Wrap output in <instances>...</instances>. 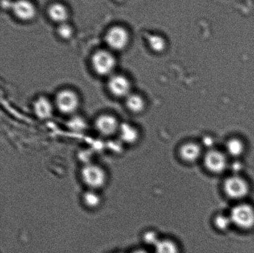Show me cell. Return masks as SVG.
Listing matches in <instances>:
<instances>
[{"label": "cell", "instance_id": "cell-1", "mask_svg": "<svg viewBox=\"0 0 254 253\" xmlns=\"http://www.w3.org/2000/svg\"><path fill=\"white\" fill-rule=\"evenodd\" d=\"M80 178L88 189L99 191L108 183L109 176L103 166L89 163L82 167Z\"/></svg>", "mask_w": 254, "mask_h": 253}, {"label": "cell", "instance_id": "cell-2", "mask_svg": "<svg viewBox=\"0 0 254 253\" xmlns=\"http://www.w3.org/2000/svg\"><path fill=\"white\" fill-rule=\"evenodd\" d=\"M91 61L97 75L110 77L114 74L117 59L111 51L104 49L96 51L91 56Z\"/></svg>", "mask_w": 254, "mask_h": 253}, {"label": "cell", "instance_id": "cell-3", "mask_svg": "<svg viewBox=\"0 0 254 253\" xmlns=\"http://www.w3.org/2000/svg\"><path fill=\"white\" fill-rule=\"evenodd\" d=\"M230 217L232 224L244 230L254 227V208L246 203H240L231 210Z\"/></svg>", "mask_w": 254, "mask_h": 253}, {"label": "cell", "instance_id": "cell-4", "mask_svg": "<svg viewBox=\"0 0 254 253\" xmlns=\"http://www.w3.org/2000/svg\"><path fill=\"white\" fill-rule=\"evenodd\" d=\"M54 105L62 114L72 115L78 110L80 99L76 92L71 89H62L57 94Z\"/></svg>", "mask_w": 254, "mask_h": 253}, {"label": "cell", "instance_id": "cell-5", "mask_svg": "<svg viewBox=\"0 0 254 253\" xmlns=\"http://www.w3.org/2000/svg\"><path fill=\"white\" fill-rule=\"evenodd\" d=\"M105 42L109 49L113 51H122L128 46L129 34L125 27L114 26L107 31Z\"/></svg>", "mask_w": 254, "mask_h": 253}, {"label": "cell", "instance_id": "cell-6", "mask_svg": "<svg viewBox=\"0 0 254 253\" xmlns=\"http://www.w3.org/2000/svg\"><path fill=\"white\" fill-rule=\"evenodd\" d=\"M226 195L231 199L241 200L247 197L250 193V185L247 181L238 175L229 177L223 184Z\"/></svg>", "mask_w": 254, "mask_h": 253}, {"label": "cell", "instance_id": "cell-7", "mask_svg": "<svg viewBox=\"0 0 254 253\" xmlns=\"http://www.w3.org/2000/svg\"><path fill=\"white\" fill-rule=\"evenodd\" d=\"M109 91L117 98H126L131 93V84L125 75L114 73L109 77L108 82Z\"/></svg>", "mask_w": 254, "mask_h": 253}, {"label": "cell", "instance_id": "cell-8", "mask_svg": "<svg viewBox=\"0 0 254 253\" xmlns=\"http://www.w3.org/2000/svg\"><path fill=\"white\" fill-rule=\"evenodd\" d=\"M121 123L115 116L111 114H103L95 120V128L101 135L111 137L118 133Z\"/></svg>", "mask_w": 254, "mask_h": 253}, {"label": "cell", "instance_id": "cell-9", "mask_svg": "<svg viewBox=\"0 0 254 253\" xmlns=\"http://www.w3.org/2000/svg\"><path fill=\"white\" fill-rule=\"evenodd\" d=\"M204 165L210 172L219 174L226 169L228 165L226 154L217 150L208 151L204 155Z\"/></svg>", "mask_w": 254, "mask_h": 253}, {"label": "cell", "instance_id": "cell-10", "mask_svg": "<svg viewBox=\"0 0 254 253\" xmlns=\"http://www.w3.org/2000/svg\"><path fill=\"white\" fill-rule=\"evenodd\" d=\"M11 10L17 19L24 22L32 21L37 14L36 6L29 0H15Z\"/></svg>", "mask_w": 254, "mask_h": 253}, {"label": "cell", "instance_id": "cell-11", "mask_svg": "<svg viewBox=\"0 0 254 253\" xmlns=\"http://www.w3.org/2000/svg\"><path fill=\"white\" fill-rule=\"evenodd\" d=\"M54 106L53 103L46 97L39 96L33 103L35 115L42 120L50 118L53 115Z\"/></svg>", "mask_w": 254, "mask_h": 253}, {"label": "cell", "instance_id": "cell-12", "mask_svg": "<svg viewBox=\"0 0 254 253\" xmlns=\"http://www.w3.org/2000/svg\"><path fill=\"white\" fill-rule=\"evenodd\" d=\"M202 154L201 146L195 143L184 144L179 150L181 157L188 163H193L197 161Z\"/></svg>", "mask_w": 254, "mask_h": 253}, {"label": "cell", "instance_id": "cell-13", "mask_svg": "<svg viewBox=\"0 0 254 253\" xmlns=\"http://www.w3.org/2000/svg\"><path fill=\"white\" fill-rule=\"evenodd\" d=\"M119 139L124 145H132L139 140V131L135 126L129 123H121L119 130Z\"/></svg>", "mask_w": 254, "mask_h": 253}, {"label": "cell", "instance_id": "cell-14", "mask_svg": "<svg viewBox=\"0 0 254 253\" xmlns=\"http://www.w3.org/2000/svg\"><path fill=\"white\" fill-rule=\"evenodd\" d=\"M47 13L51 21L59 25L67 22L69 18L68 9L61 2L52 4L47 10Z\"/></svg>", "mask_w": 254, "mask_h": 253}, {"label": "cell", "instance_id": "cell-15", "mask_svg": "<svg viewBox=\"0 0 254 253\" xmlns=\"http://www.w3.org/2000/svg\"><path fill=\"white\" fill-rule=\"evenodd\" d=\"M81 202L84 207L89 210H96L103 203V197L99 191L87 189L81 195Z\"/></svg>", "mask_w": 254, "mask_h": 253}, {"label": "cell", "instance_id": "cell-16", "mask_svg": "<svg viewBox=\"0 0 254 253\" xmlns=\"http://www.w3.org/2000/svg\"><path fill=\"white\" fill-rule=\"evenodd\" d=\"M126 105L130 112L135 114L143 112L145 108V101L138 94L131 93L126 98Z\"/></svg>", "mask_w": 254, "mask_h": 253}, {"label": "cell", "instance_id": "cell-17", "mask_svg": "<svg viewBox=\"0 0 254 253\" xmlns=\"http://www.w3.org/2000/svg\"><path fill=\"white\" fill-rule=\"evenodd\" d=\"M225 149L228 155L233 157H239L245 152V145L238 138H231L226 143Z\"/></svg>", "mask_w": 254, "mask_h": 253}, {"label": "cell", "instance_id": "cell-18", "mask_svg": "<svg viewBox=\"0 0 254 253\" xmlns=\"http://www.w3.org/2000/svg\"><path fill=\"white\" fill-rule=\"evenodd\" d=\"M154 250L155 253H179L177 245L169 240H159L154 246Z\"/></svg>", "mask_w": 254, "mask_h": 253}, {"label": "cell", "instance_id": "cell-19", "mask_svg": "<svg viewBox=\"0 0 254 253\" xmlns=\"http://www.w3.org/2000/svg\"><path fill=\"white\" fill-rule=\"evenodd\" d=\"M148 41L149 48L155 53H162L165 51L167 44L163 37L156 34L152 35L149 36Z\"/></svg>", "mask_w": 254, "mask_h": 253}, {"label": "cell", "instance_id": "cell-20", "mask_svg": "<svg viewBox=\"0 0 254 253\" xmlns=\"http://www.w3.org/2000/svg\"><path fill=\"white\" fill-rule=\"evenodd\" d=\"M57 33L60 38L67 41L73 36V27L68 24V22H64V23L59 25L57 29Z\"/></svg>", "mask_w": 254, "mask_h": 253}, {"label": "cell", "instance_id": "cell-21", "mask_svg": "<svg viewBox=\"0 0 254 253\" xmlns=\"http://www.w3.org/2000/svg\"><path fill=\"white\" fill-rule=\"evenodd\" d=\"M215 225L219 230H222V231H225L228 230L229 228L232 225V222H231V218L230 215H218L215 218Z\"/></svg>", "mask_w": 254, "mask_h": 253}, {"label": "cell", "instance_id": "cell-22", "mask_svg": "<svg viewBox=\"0 0 254 253\" xmlns=\"http://www.w3.org/2000/svg\"><path fill=\"white\" fill-rule=\"evenodd\" d=\"M85 120L81 116H75L68 121L69 128L74 131H83L85 130L87 126Z\"/></svg>", "mask_w": 254, "mask_h": 253}, {"label": "cell", "instance_id": "cell-23", "mask_svg": "<svg viewBox=\"0 0 254 253\" xmlns=\"http://www.w3.org/2000/svg\"><path fill=\"white\" fill-rule=\"evenodd\" d=\"M143 240L145 244L153 247L159 241V238L154 232H146L143 235Z\"/></svg>", "mask_w": 254, "mask_h": 253}, {"label": "cell", "instance_id": "cell-24", "mask_svg": "<svg viewBox=\"0 0 254 253\" xmlns=\"http://www.w3.org/2000/svg\"><path fill=\"white\" fill-rule=\"evenodd\" d=\"M12 2H13V1H11V0H2V5L4 8L11 9Z\"/></svg>", "mask_w": 254, "mask_h": 253}, {"label": "cell", "instance_id": "cell-25", "mask_svg": "<svg viewBox=\"0 0 254 253\" xmlns=\"http://www.w3.org/2000/svg\"><path fill=\"white\" fill-rule=\"evenodd\" d=\"M131 253H148L145 250H136Z\"/></svg>", "mask_w": 254, "mask_h": 253}, {"label": "cell", "instance_id": "cell-26", "mask_svg": "<svg viewBox=\"0 0 254 253\" xmlns=\"http://www.w3.org/2000/svg\"></svg>", "mask_w": 254, "mask_h": 253}]
</instances>
